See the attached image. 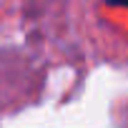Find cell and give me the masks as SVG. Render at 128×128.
<instances>
[{"label": "cell", "instance_id": "cell-1", "mask_svg": "<svg viewBox=\"0 0 128 128\" xmlns=\"http://www.w3.org/2000/svg\"><path fill=\"white\" fill-rule=\"evenodd\" d=\"M106 3H110V5H126L128 8V0H106Z\"/></svg>", "mask_w": 128, "mask_h": 128}]
</instances>
